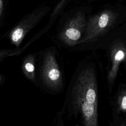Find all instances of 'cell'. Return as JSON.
Instances as JSON below:
<instances>
[{"mask_svg": "<svg viewBox=\"0 0 126 126\" xmlns=\"http://www.w3.org/2000/svg\"><path fill=\"white\" fill-rule=\"evenodd\" d=\"M96 63L91 56L80 61L68 85L57 122L75 126L98 125V90Z\"/></svg>", "mask_w": 126, "mask_h": 126, "instance_id": "6da1fadb", "label": "cell"}, {"mask_svg": "<svg viewBox=\"0 0 126 126\" xmlns=\"http://www.w3.org/2000/svg\"><path fill=\"white\" fill-rule=\"evenodd\" d=\"M37 52L28 54L23 58L21 66L25 76L36 86H37Z\"/></svg>", "mask_w": 126, "mask_h": 126, "instance_id": "52a82bcc", "label": "cell"}, {"mask_svg": "<svg viewBox=\"0 0 126 126\" xmlns=\"http://www.w3.org/2000/svg\"><path fill=\"white\" fill-rule=\"evenodd\" d=\"M87 22L85 14L77 12L52 34V40L58 45L71 51L82 38Z\"/></svg>", "mask_w": 126, "mask_h": 126, "instance_id": "277c9868", "label": "cell"}, {"mask_svg": "<svg viewBox=\"0 0 126 126\" xmlns=\"http://www.w3.org/2000/svg\"><path fill=\"white\" fill-rule=\"evenodd\" d=\"M15 55L14 50H0V62L2 59L10 56ZM4 78L0 73V85L3 82Z\"/></svg>", "mask_w": 126, "mask_h": 126, "instance_id": "ba28073f", "label": "cell"}, {"mask_svg": "<svg viewBox=\"0 0 126 126\" xmlns=\"http://www.w3.org/2000/svg\"><path fill=\"white\" fill-rule=\"evenodd\" d=\"M46 8L35 10L25 17L7 33L4 35L13 45L18 47L26 35L48 12Z\"/></svg>", "mask_w": 126, "mask_h": 126, "instance_id": "5b68a950", "label": "cell"}, {"mask_svg": "<svg viewBox=\"0 0 126 126\" xmlns=\"http://www.w3.org/2000/svg\"><path fill=\"white\" fill-rule=\"evenodd\" d=\"M112 121L111 125L126 126V84L120 83L118 90L110 99Z\"/></svg>", "mask_w": 126, "mask_h": 126, "instance_id": "8992f818", "label": "cell"}, {"mask_svg": "<svg viewBox=\"0 0 126 126\" xmlns=\"http://www.w3.org/2000/svg\"><path fill=\"white\" fill-rule=\"evenodd\" d=\"M37 87L53 94L62 93L65 86L63 59L55 46L37 52Z\"/></svg>", "mask_w": 126, "mask_h": 126, "instance_id": "7a4b0ae2", "label": "cell"}, {"mask_svg": "<svg viewBox=\"0 0 126 126\" xmlns=\"http://www.w3.org/2000/svg\"><path fill=\"white\" fill-rule=\"evenodd\" d=\"M3 10V0H0V18L2 14Z\"/></svg>", "mask_w": 126, "mask_h": 126, "instance_id": "9c48e42d", "label": "cell"}, {"mask_svg": "<svg viewBox=\"0 0 126 126\" xmlns=\"http://www.w3.org/2000/svg\"><path fill=\"white\" fill-rule=\"evenodd\" d=\"M102 49L107 59L106 82L111 94L115 84L120 67L126 69V28L115 29L101 39L94 50Z\"/></svg>", "mask_w": 126, "mask_h": 126, "instance_id": "3957f363", "label": "cell"}]
</instances>
